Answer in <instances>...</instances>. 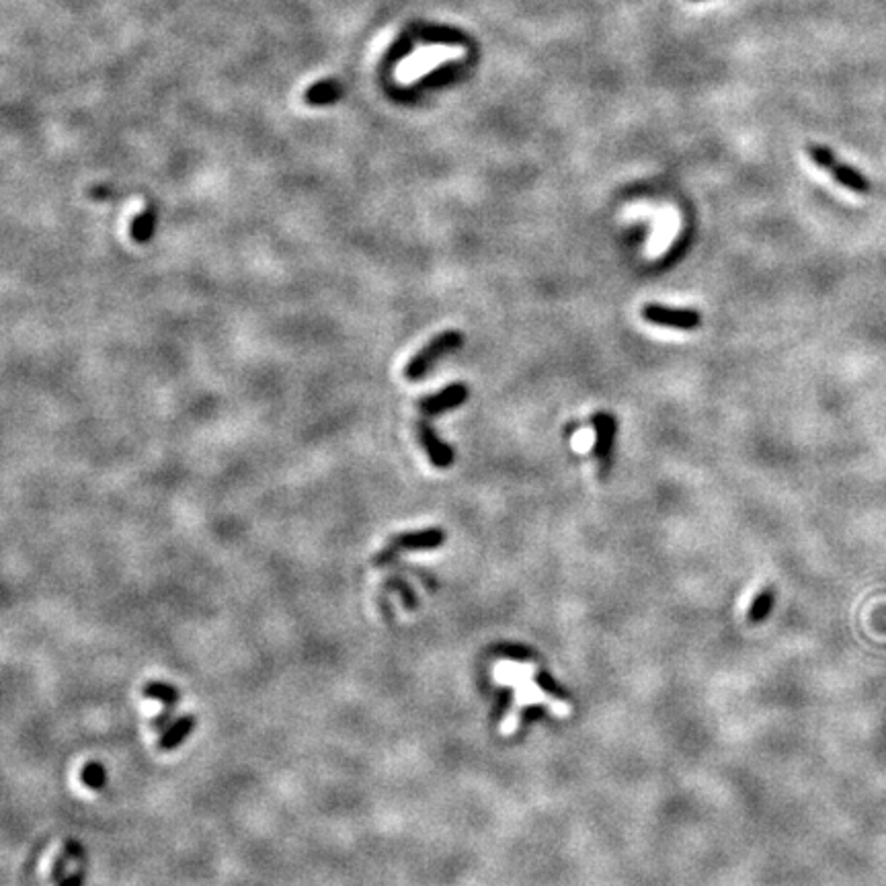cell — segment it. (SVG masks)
I'll return each instance as SVG.
<instances>
[{"instance_id": "277c9868", "label": "cell", "mask_w": 886, "mask_h": 886, "mask_svg": "<svg viewBox=\"0 0 886 886\" xmlns=\"http://www.w3.org/2000/svg\"><path fill=\"white\" fill-rule=\"evenodd\" d=\"M643 318L651 325L675 328V331H695L702 325V314L697 310L663 306V304H646Z\"/></svg>"}, {"instance_id": "e0dca14e", "label": "cell", "mask_w": 886, "mask_h": 886, "mask_svg": "<svg viewBox=\"0 0 886 886\" xmlns=\"http://www.w3.org/2000/svg\"><path fill=\"white\" fill-rule=\"evenodd\" d=\"M85 876H87V872H85V870L80 868L78 872H74V874H66V876L62 878V882L57 884V886H82V884H85Z\"/></svg>"}, {"instance_id": "ac0fdd59", "label": "cell", "mask_w": 886, "mask_h": 886, "mask_svg": "<svg viewBox=\"0 0 886 886\" xmlns=\"http://www.w3.org/2000/svg\"><path fill=\"white\" fill-rule=\"evenodd\" d=\"M64 850H66V851H70V856H72L74 860H82V856H85V850H82V845H80V843H77V841H66Z\"/></svg>"}, {"instance_id": "30bf717a", "label": "cell", "mask_w": 886, "mask_h": 886, "mask_svg": "<svg viewBox=\"0 0 886 886\" xmlns=\"http://www.w3.org/2000/svg\"><path fill=\"white\" fill-rule=\"evenodd\" d=\"M829 172H831V177L837 180V183L845 189H850L853 193L866 195L870 191V180L861 175L860 170L850 167V164H843L837 160L833 167L829 169Z\"/></svg>"}, {"instance_id": "9c48e42d", "label": "cell", "mask_w": 886, "mask_h": 886, "mask_svg": "<svg viewBox=\"0 0 886 886\" xmlns=\"http://www.w3.org/2000/svg\"><path fill=\"white\" fill-rule=\"evenodd\" d=\"M195 725H197V722H195V716H191V714H185V716L177 718L167 730H164V733H160L159 749L160 751L177 749V747L180 743H185V738L191 735V730L195 728Z\"/></svg>"}, {"instance_id": "7a4b0ae2", "label": "cell", "mask_w": 886, "mask_h": 886, "mask_svg": "<svg viewBox=\"0 0 886 886\" xmlns=\"http://www.w3.org/2000/svg\"><path fill=\"white\" fill-rule=\"evenodd\" d=\"M451 56H456V49L448 46L418 47L413 54L402 57L397 70H394V77H397L400 85H413L415 80L438 68L441 62L449 60Z\"/></svg>"}, {"instance_id": "3957f363", "label": "cell", "mask_w": 886, "mask_h": 886, "mask_svg": "<svg viewBox=\"0 0 886 886\" xmlns=\"http://www.w3.org/2000/svg\"><path fill=\"white\" fill-rule=\"evenodd\" d=\"M443 541H446V531L441 528H429V530H418V531H407L400 533V536H394L388 546H386L382 552H377L372 558L374 566H386L397 561L398 552H407V550H435L439 548Z\"/></svg>"}, {"instance_id": "ba28073f", "label": "cell", "mask_w": 886, "mask_h": 886, "mask_svg": "<svg viewBox=\"0 0 886 886\" xmlns=\"http://www.w3.org/2000/svg\"><path fill=\"white\" fill-rule=\"evenodd\" d=\"M142 694L146 697H152V700L162 702V706H167V708L162 710V714H159V716L152 720V728L159 730V733H164V730L170 726L172 710L177 708V702H179L177 687L170 684H162V681H150V684L144 685Z\"/></svg>"}, {"instance_id": "8fae6325", "label": "cell", "mask_w": 886, "mask_h": 886, "mask_svg": "<svg viewBox=\"0 0 886 886\" xmlns=\"http://www.w3.org/2000/svg\"><path fill=\"white\" fill-rule=\"evenodd\" d=\"M156 222H159L156 210L152 208V205H148V208H144L134 220H131V224H129L131 241H134L136 244L150 242L154 232H156Z\"/></svg>"}, {"instance_id": "8992f818", "label": "cell", "mask_w": 886, "mask_h": 886, "mask_svg": "<svg viewBox=\"0 0 886 886\" xmlns=\"http://www.w3.org/2000/svg\"><path fill=\"white\" fill-rule=\"evenodd\" d=\"M468 397H470V390H468V386L462 384V382H456V384L446 386V388H441L439 392L431 394V397L421 398L417 402V407L423 415L435 417V415L448 413V410H451V408L462 407L464 402L468 400Z\"/></svg>"}, {"instance_id": "5bb4252c", "label": "cell", "mask_w": 886, "mask_h": 886, "mask_svg": "<svg viewBox=\"0 0 886 886\" xmlns=\"http://www.w3.org/2000/svg\"><path fill=\"white\" fill-rule=\"evenodd\" d=\"M809 156H810L812 162H815L819 169H823V170H827V172H829V169H831L833 164L837 162L835 154L831 152V148L820 146V144H810V146H809Z\"/></svg>"}, {"instance_id": "d6986e66", "label": "cell", "mask_w": 886, "mask_h": 886, "mask_svg": "<svg viewBox=\"0 0 886 886\" xmlns=\"http://www.w3.org/2000/svg\"><path fill=\"white\" fill-rule=\"evenodd\" d=\"M692 3H700V0H692Z\"/></svg>"}, {"instance_id": "5b68a950", "label": "cell", "mask_w": 886, "mask_h": 886, "mask_svg": "<svg viewBox=\"0 0 886 886\" xmlns=\"http://www.w3.org/2000/svg\"><path fill=\"white\" fill-rule=\"evenodd\" d=\"M591 423H593V431H595L593 458L597 459L599 474L607 476V474H610V468H612V456H613L615 433H618V421H615L613 415L605 413V410H599V413L591 417Z\"/></svg>"}, {"instance_id": "9a60e30c", "label": "cell", "mask_w": 886, "mask_h": 886, "mask_svg": "<svg viewBox=\"0 0 886 886\" xmlns=\"http://www.w3.org/2000/svg\"><path fill=\"white\" fill-rule=\"evenodd\" d=\"M771 603H774V589H766L763 593L753 602V610L749 613L751 620H763L771 610Z\"/></svg>"}, {"instance_id": "6da1fadb", "label": "cell", "mask_w": 886, "mask_h": 886, "mask_svg": "<svg viewBox=\"0 0 886 886\" xmlns=\"http://www.w3.org/2000/svg\"><path fill=\"white\" fill-rule=\"evenodd\" d=\"M464 345V335L459 331H443L435 335L421 351H417L405 366V377L408 382H421L427 374L439 364L441 357L458 351Z\"/></svg>"}, {"instance_id": "2e32d148", "label": "cell", "mask_w": 886, "mask_h": 886, "mask_svg": "<svg viewBox=\"0 0 886 886\" xmlns=\"http://www.w3.org/2000/svg\"><path fill=\"white\" fill-rule=\"evenodd\" d=\"M74 860L70 856V851H62L60 856H57V860L54 861V866H52V874H49V881H52L54 884H60L62 882V878L66 876V868H68V861Z\"/></svg>"}, {"instance_id": "52a82bcc", "label": "cell", "mask_w": 886, "mask_h": 886, "mask_svg": "<svg viewBox=\"0 0 886 886\" xmlns=\"http://www.w3.org/2000/svg\"><path fill=\"white\" fill-rule=\"evenodd\" d=\"M415 431H417V439L418 443H421V448L427 456H429V462L435 466V468H449L451 464H454V459H456V454H454V449L449 448V443L443 441L438 431L433 429V427L427 423V421H418L415 425Z\"/></svg>"}, {"instance_id": "4fadbf2b", "label": "cell", "mask_w": 886, "mask_h": 886, "mask_svg": "<svg viewBox=\"0 0 886 886\" xmlns=\"http://www.w3.org/2000/svg\"><path fill=\"white\" fill-rule=\"evenodd\" d=\"M384 587L386 589H394V591H398V595L402 597V602H405V607L407 610H415L417 607V597L413 593V589H410L408 582L405 579H398V577H392L384 582Z\"/></svg>"}, {"instance_id": "7c38bea8", "label": "cell", "mask_w": 886, "mask_h": 886, "mask_svg": "<svg viewBox=\"0 0 886 886\" xmlns=\"http://www.w3.org/2000/svg\"><path fill=\"white\" fill-rule=\"evenodd\" d=\"M80 779H82V784L90 788V790H103L105 782H107L105 766L98 761L87 763V766L82 768V771H80Z\"/></svg>"}]
</instances>
